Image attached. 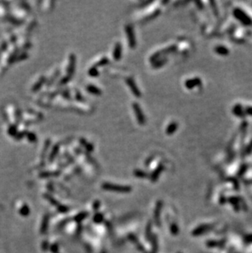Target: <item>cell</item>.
I'll return each mask as SVG.
<instances>
[{"label": "cell", "mask_w": 252, "mask_h": 253, "mask_svg": "<svg viewBox=\"0 0 252 253\" xmlns=\"http://www.w3.org/2000/svg\"><path fill=\"white\" fill-rule=\"evenodd\" d=\"M133 109H134V114L136 115L137 122H138L140 125H143L144 124H145V122H146V119H145L143 112L142 111L139 104H137V102H134V103H133Z\"/></svg>", "instance_id": "1"}, {"label": "cell", "mask_w": 252, "mask_h": 253, "mask_svg": "<svg viewBox=\"0 0 252 253\" xmlns=\"http://www.w3.org/2000/svg\"><path fill=\"white\" fill-rule=\"evenodd\" d=\"M125 30H126V34H127L129 47L131 49H134L136 46V38H135V35H134V29L131 26H127L125 27Z\"/></svg>", "instance_id": "2"}, {"label": "cell", "mask_w": 252, "mask_h": 253, "mask_svg": "<svg viewBox=\"0 0 252 253\" xmlns=\"http://www.w3.org/2000/svg\"><path fill=\"white\" fill-rule=\"evenodd\" d=\"M125 81L127 83L128 86L129 87V89H131V91L134 93V95L136 96V97H140V90L137 88V85H136V83H135V81L134 80V79L131 78V77H128V78H126V79H125Z\"/></svg>", "instance_id": "3"}, {"label": "cell", "mask_w": 252, "mask_h": 253, "mask_svg": "<svg viewBox=\"0 0 252 253\" xmlns=\"http://www.w3.org/2000/svg\"><path fill=\"white\" fill-rule=\"evenodd\" d=\"M102 187L108 189V190L117 191V192H129L130 191V188L127 186H118V185H113L110 184H104Z\"/></svg>", "instance_id": "4"}, {"label": "cell", "mask_w": 252, "mask_h": 253, "mask_svg": "<svg viewBox=\"0 0 252 253\" xmlns=\"http://www.w3.org/2000/svg\"><path fill=\"white\" fill-rule=\"evenodd\" d=\"M76 58H75V56L74 54H71L70 56V60H69V66L68 69H67V72H68V76L67 77L71 78V76L74 74V71H75V62H76Z\"/></svg>", "instance_id": "5"}, {"label": "cell", "mask_w": 252, "mask_h": 253, "mask_svg": "<svg viewBox=\"0 0 252 253\" xmlns=\"http://www.w3.org/2000/svg\"><path fill=\"white\" fill-rule=\"evenodd\" d=\"M121 53H122V47H121V44L120 43H117L115 44V47L114 49V53H113L115 60L118 61V60L120 59Z\"/></svg>", "instance_id": "6"}, {"label": "cell", "mask_w": 252, "mask_h": 253, "mask_svg": "<svg viewBox=\"0 0 252 253\" xmlns=\"http://www.w3.org/2000/svg\"><path fill=\"white\" fill-rule=\"evenodd\" d=\"M86 89H87V90H88L90 93H93V94H95V95H99V94H101V90L95 85H88L86 87Z\"/></svg>", "instance_id": "7"}, {"label": "cell", "mask_w": 252, "mask_h": 253, "mask_svg": "<svg viewBox=\"0 0 252 253\" xmlns=\"http://www.w3.org/2000/svg\"><path fill=\"white\" fill-rule=\"evenodd\" d=\"M88 75L91 76H96L98 75V71L96 66H92L88 71Z\"/></svg>", "instance_id": "8"}, {"label": "cell", "mask_w": 252, "mask_h": 253, "mask_svg": "<svg viewBox=\"0 0 252 253\" xmlns=\"http://www.w3.org/2000/svg\"><path fill=\"white\" fill-rule=\"evenodd\" d=\"M107 63H108V58L107 57H103V58H101L100 61H98V63L95 64V66L97 67V66H103V65L107 64Z\"/></svg>", "instance_id": "9"}, {"label": "cell", "mask_w": 252, "mask_h": 253, "mask_svg": "<svg viewBox=\"0 0 252 253\" xmlns=\"http://www.w3.org/2000/svg\"><path fill=\"white\" fill-rule=\"evenodd\" d=\"M43 81H44V78L43 77V78H41V79H39L38 82L36 83L35 86V87L33 88V90H34V91H36V90H38V89H39V88H40V87L42 86Z\"/></svg>", "instance_id": "10"}, {"label": "cell", "mask_w": 252, "mask_h": 253, "mask_svg": "<svg viewBox=\"0 0 252 253\" xmlns=\"http://www.w3.org/2000/svg\"><path fill=\"white\" fill-rule=\"evenodd\" d=\"M27 137H28V138H29V140L30 142H34L36 140L35 135V134H32V133H29L28 135H27Z\"/></svg>", "instance_id": "11"}, {"label": "cell", "mask_w": 252, "mask_h": 253, "mask_svg": "<svg viewBox=\"0 0 252 253\" xmlns=\"http://www.w3.org/2000/svg\"><path fill=\"white\" fill-rule=\"evenodd\" d=\"M16 126H12V127H10L9 129V134L12 135H16Z\"/></svg>", "instance_id": "12"}, {"label": "cell", "mask_w": 252, "mask_h": 253, "mask_svg": "<svg viewBox=\"0 0 252 253\" xmlns=\"http://www.w3.org/2000/svg\"><path fill=\"white\" fill-rule=\"evenodd\" d=\"M57 147H55V148L53 149V151H52V154H51V157H50V161H52V158H54L55 155L57 154Z\"/></svg>", "instance_id": "13"}, {"label": "cell", "mask_w": 252, "mask_h": 253, "mask_svg": "<svg viewBox=\"0 0 252 253\" xmlns=\"http://www.w3.org/2000/svg\"><path fill=\"white\" fill-rule=\"evenodd\" d=\"M135 174H137V176H138V175H142V174H143V175H146V174H145V173H143V172H142V171H136V172H135Z\"/></svg>", "instance_id": "14"}]
</instances>
